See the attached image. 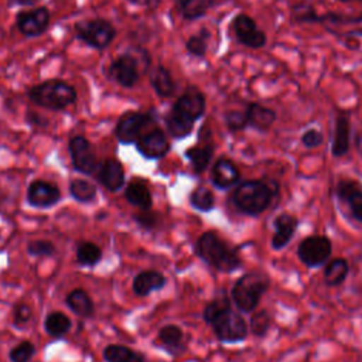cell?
<instances>
[{"mask_svg":"<svg viewBox=\"0 0 362 362\" xmlns=\"http://www.w3.org/2000/svg\"><path fill=\"white\" fill-rule=\"evenodd\" d=\"M133 219L144 230H154L161 223V216L158 212L150 209H140V212L133 214Z\"/></svg>","mask_w":362,"mask_h":362,"instance_id":"cell-42","label":"cell"},{"mask_svg":"<svg viewBox=\"0 0 362 362\" xmlns=\"http://www.w3.org/2000/svg\"><path fill=\"white\" fill-rule=\"evenodd\" d=\"M105 362H146V355L122 344H110L103 348Z\"/></svg>","mask_w":362,"mask_h":362,"instance_id":"cell-31","label":"cell"},{"mask_svg":"<svg viewBox=\"0 0 362 362\" xmlns=\"http://www.w3.org/2000/svg\"><path fill=\"white\" fill-rule=\"evenodd\" d=\"M127 3L133 4V6H137V7H141L147 11H154L158 8V6L161 4L163 0H126Z\"/></svg>","mask_w":362,"mask_h":362,"instance_id":"cell-49","label":"cell"},{"mask_svg":"<svg viewBox=\"0 0 362 362\" xmlns=\"http://www.w3.org/2000/svg\"><path fill=\"white\" fill-rule=\"evenodd\" d=\"M68 153L72 168L82 175H93L99 167L92 143L82 134L72 136L68 141Z\"/></svg>","mask_w":362,"mask_h":362,"instance_id":"cell-12","label":"cell"},{"mask_svg":"<svg viewBox=\"0 0 362 362\" xmlns=\"http://www.w3.org/2000/svg\"><path fill=\"white\" fill-rule=\"evenodd\" d=\"M215 153V144L211 139V130L202 126L199 130V143L188 147L184 151V157L191 164L195 174H202L211 164Z\"/></svg>","mask_w":362,"mask_h":362,"instance_id":"cell-15","label":"cell"},{"mask_svg":"<svg viewBox=\"0 0 362 362\" xmlns=\"http://www.w3.org/2000/svg\"><path fill=\"white\" fill-rule=\"evenodd\" d=\"M40 0H6L7 8H30L38 6Z\"/></svg>","mask_w":362,"mask_h":362,"instance_id":"cell-50","label":"cell"},{"mask_svg":"<svg viewBox=\"0 0 362 362\" xmlns=\"http://www.w3.org/2000/svg\"><path fill=\"white\" fill-rule=\"evenodd\" d=\"M72 33L74 37L83 42L86 47L96 51H103L109 48L116 40L117 28L107 18L93 17L76 21L74 24Z\"/></svg>","mask_w":362,"mask_h":362,"instance_id":"cell-5","label":"cell"},{"mask_svg":"<svg viewBox=\"0 0 362 362\" xmlns=\"http://www.w3.org/2000/svg\"><path fill=\"white\" fill-rule=\"evenodd\" d=\"M156 123L154 110H126L119 116L113 133L120 144H134L146 133V129Z\"/></svg>","mask_w":362,"mask_h":362,"instance_id":"cell-6","label":"cell"},{"mask_svg":"<svg viewBox=\"0 0 362 362\" xmlns=\"http://www.w3.org/2000/svg\"><path fill=\"white\" fill-rule=\"evenodd\" d=\"M211 184L221 191L235 187L240 181V171L233 160L229 157H219L211 167Z\"/></svg>","mask_w":362,"mask_h":362,"instance_id":"cell-19","label":"cell"},{"mask_svg":"<svg viewBox=\"0 0 362 362\" xmlns=\"http://www.w3.org/2000/svg\"><path fill=\"white\" fill-rule=\"evenodd\" d=\"M33 317V311L30 308V305L20 303L17 305H14L13 308V322L16 327H24Z\"/></svg>","mask_w":362,"mask_h":362,"instance_id":"cell-45","label":"cell"},{"mask_svg":"<svg viewBox=\"0 0 362 362\" xmlns=\"http://www.w3.org/2000/svg\"><path fill=\"white\" fill-rule=\"evenodd\" d=\"M317 8L314 7V4H311L307 0L298 1L291 8H290V23L300 25V24H317V18H318Z\"/></svg>","mask_w":362,"mask_h":362,"instance_id":"cell-36","label":"cell"},{"mask_svg":"<svg viewBox=\"0 0 362 362\" xmlns=\"http://www.w3.org/2000/svg\"><path fill=\"white\" fill-rule=\"evenodd\" d=\"M103 75L107 81L124 89L134 88L143 75V69L137 57L130 51H124L113 58L105 68Z\"/></svg>","mask_w":362,"mask_h":362,"instance_id":"cell-7","label":"cell"},{"mask_svg":"<svg viewBox=\"0 0 362 362\" xmlns=\"http://www.w3.org/2000/svg\"><path fill=\"white\" fill-rule=\"evenodd\" d=\"M25 93L31 103L51 112L66 110L78 100L76 88L59 78L45 79L34 83L27 89Z\"/></svg>","mask_w":362,"mask_h":362,"instance_id":"cell-3","label":"cell"},{"mask_svg":"<svg viewBox=\"0 0 362 362\" xmlns=\"http://www.w3.org/2000/svg\"><path fill=\"white\" fill-rule=\"evenodd\" d=\"M230 30L236 42L249 49H260L267 44L266 33L257 25L256 20L246 13H238L232 18Z\"/></svg>","mask_w":362,"mask_h":362,"instance_id":"cell-11","label":"cell"},{"mask_svg":"<svg viewBox=\"0 0 362 362\" xmlns=\"http://www.w3.org/2000/svg\"><path fill=\"white\" fill-rule=\"evenodd\" d=\"M134 147L146 160H160L171 150L167 133L157 126L141 134V137L134 143Z\"/></svg>","mask_w":362,"mask_h":362,"instance_id":"cell-14","label":"cell"},{"mask_svg":"<svg viewBox=\"0 0 362 362\" xmlns=\"http://www.w3.org/2000/svg\"><path fill=\"white\" fill-rule=\"evenodd\" d=\"M158 339L163 348L173 356H177L185 351L184 331L174 324H167L158 329Z\"/></svg>","mask_w":362,"mask_h":362,"instance_id":"cell-28","label":"cell"},{"mask_svg":"<svg viewBox=\"0 0 362 362\" xmlns=\"http://www.w3.org/2000/svg\"><path fill=\"white\" fill-rule=\"evenodd\" d=\"M351 148V120L346 112H337L331 140V154L337 158L348 154Z\"/></svg>","mask_w":362,"mask_h":362,"instance_id":"cell-22","label":"cell"},{"mask_svg":"<svg viewBox=\"0 0 362 362\" xmlns=\"http://www.w3.org/2000/svg\"><path fill=\"white\" fill-rule=\"evenodd\" d=\"M194 250L204 263L221 273H233L243 266L239 249L230 246L215 230H206L199 235Z\"/></svg>","mask_w":362,"mask_h":362,"instance_id":"cell-2","label":"cell"},{"mask_svg":"<svg viewBox=\"0 0 362 362\" xmlns=\"http://www.w3.org/2000/svg\"><path fill=\"white\" fill-rule=\"evenodd\" d=\"M223 123L225 127L230 132V133H238V132H243L246 130L247 126V119H246V113L245 110H238V109H230L226 110L223 113Z\"/></svg>","mask_w":362,"mask_h":362,"instance_id":"cell-40","label":"cell"},{"mask_svg":"<svg viewBox=\"0 0 362 362\" xmlns=\"http://www.w3.org/2000/svg\"><path fill=\"white\" fill-rule=\"evenodd\" d=\"M249 332L256 338H264L272 328L273 318L272 314L266 308H256L250 313L249 318Z\"/></svg>","mask_w":362,"mask_h":362,"instance_id":"cell-37","label":"cell"},{"mask_svg":"<svg viewBox=\"0 0 362 362\" xmlns=\"http://www.w3.org/2000/svg\"><path fill=\"white\" fill-rule=\"evenodd\" d=\"M215 338L222 344L243 342L249 335V324L240 311L233 308L226 310L216 317L211 324Z\"/></svg>","mask_w":362,"mask_h":362,"instance_id":"cell-8","label":"cell"},{"mask_svg":"<svg viewBox=\"0 0 362 362\" xmlns=\"http://www.w3.org/2000/svg\"><path fill=\"white\" fill-rule=\"evenodd\" d=\"M232 308V298L228 297L225 291H222L219 296L212 298L202 310V318L209 325L216 317H219L226 310Z\"/></svg>","mask_w":362,"mask_h":362,"instance_id":"cell-39","label":"cell"},{"mask_svg":"<svg viewBox=\"0 0 362 362\" xmlns=\"http://www.w3.org/2000/svg\"><path fill=\"white\" fill-rule=\"evenodd\" d=\"M296 253L305 267L318 269L331 259L332 242L325 235H310L300 240Z\"/></svg>","mask_w":362,"mask_h":362,"instance_id":"cell-9","label":"cell"},{"mask_svg":"<svg viewBox=\"0 0 362 362\" xmlns=\"http://www.w3.org/2000/svg\"><path fill=\"white\" fill-rule=\"evenodd\" d=\"M72 328L71 318L62 311H51L44 320V329L52 338L65 337Z\"/></svg>","mask_w":362,"mask_h":362,"instance_id":"cell-32","label":"cell"},{"mask_svg":"<svg viewBox=\"0 0 362 362\" xmlns=\"http://www.w3.org/2000/svg\"><path fill=\"white\" fill-rule=\"evenodd\" d=\"M16 27L25 38H37L51 27V11L47 6L21 8L16 14Z\"/></svg>","mask_w":362,"mask_h":362,"instance_id":"cell-10","label":"cell"},{"mask_svg":"<svg viewBox=\"0 0 362 362\" xmlns=\"http://www.w3.org/2000/svg\"><path fill=\"white\" fill-rule=\"evenodd\" d=\"M225 0H174L175 10L185 21H197L204 18L208 11Z\"/></svg>","mask_w":362,"mask_h":362,"instance_id":"cell-25","label":"cell"},{"mask_svg":"<svg viewBox=\"0 0 362 362\" xmlns=\"http://www.w3.org/2000/svg\"><path fill=\"white\" fill-rule=\"evenodd\" d=\"M34 354H35V345L31 341L24 339L10 349L8 359L10 362H30Z\"/></svg>","mask_w":362,"mask_h":362,"instance_id":"cell-41","label":"cell"},{"mask_svg":"<svg viewBox=\"0 0 362 362\" xmlns=\"http://www.w3.org/2000/svg\"><path fill=\"white\" fill-rule=\"evenodd\" d=\"M351 30L342 31L338 38L341 40H355V38H362V11L358 16H354Z\"/></svg>","mask_w":362,"mask_h":362,"instance_id":"cell-47","label":"cell"},{"mask_svg":"<svg viewBox=\"0 0 362 362\" xmlns=\"http://www.w3.org/2000/svg\"><path fill=\"white\" fill-rule=\"evenodd\" d=\"M189 205L199 212H211L215 206V195L214 192L205 187L198 185L191 194H189Z\"/></svg>","mask_w":362,"mask_h":362,"instance_id":"cell-38","label":"cell"},{"mask_svg":"<svg viewBox=\"0 0 362 362\" xmlns=\"http://www.w3.org/2000/svg\"><path fill=\"white\" fill-rule=\"evenodd\" d=\"M211 31L206 27H201L195 34L189 35L184 44L188 55L194 58H205L208 52V42L211 40Z\"/></svg>","mask_w":362,"mask_h":362,"instance_id":"cell-34","label":"cell"},{"mask_svg":"<svg viewBox=\"0 0 362 362\" xmlns=\"http://www.w3.org/2000/svg\"><path fill=\"white\" fill-rule=\"evenodd\" d=\"M167 284V277L158 270H143L133 277L132 290L139 297H147L154 291H160Z\"/></svg>","mask_w":362,"mask_h":362,"instance_id":"cell-24","label":"cell"},{"mask_svg":"<svg viewBox=\"0 0 362 362\" xmlns=\"http://www.w3.org/2000/svg\"><path fill=\"white\" fill-rule=\"evenodd\" d=\"M102 249L92 240H82L76 245L75 257L76 263L83 267H95L102 260Z\"/></svg>","mask_w":362,"mask_h":362,"instance_id":"cell-33","label":"cell"},{"mask_svg":"<svg viewBox=\"0 0 362 362\" xmlns=\"http://www.w3.org/2000/svg\"><path fill=\"white\" fill-rule=\"evenodd\" d=\"M164 126L168 136H171L175 140H182L192 133L195 122L185 117L174 107H170V110L164 116Z\"/></svg>","mask_w":362,"mask_h":362,"instance_id":"cell-26","label":"cell"},{"mask_svg":"<svg viewBox=\"0 0 362 362\" xmlns=\"http://www.w3.org/2000/svg\"><path fill=\"white\" fill-rule=\"evenodd\" d=\"M55 245L51 240L38 239L27 245V253L33 257H51L55 255Z\"/></svg>","mask_w":362,"mask_h":362,"instance_id":"cell-43","label":"cell"},{"mask_svg":"<svg viewBox=\"0 0 362 362\" xmlns=\"http://www.w3.org/2000/svg\"><path fill=\"white\" fill-rule=\"evenodd\" d=\"M171 107L197 123L206 112V96L197 85H187Z\"/></svg>","mask_w":362,"mask_h":362,"instance_id":"cell-13","label":"cell"},{"mask_svg":"<svg viewBox=\"0 0 362 362\" xmlns=\"http://www.w3.org/2000/svg\"><path fill=\"white\" fill-rule=\"evenodd\" d=\"M68 189H69V195L81 204L93 202L98 194V188L92 182L86 181L85 178H72L69 181Z\"/></svg>","mask_w":362,"mask_h":362,"instance_id":"cell-35","label":"cell"},{"mask_svg":"<svg viewBox=\"0 0 362 362\" xmlns=\"http://www.w3.org/2000/svg\"><path fill=\"white\" fill-rule=\"evenodd\" d=\"M337 199L344 204L352 219L362 223V188L358 181L352 178H342L335 187Z\"/></svg>","mask_w":362,"mask_h":362,"instance_id":"cell-17","label":"cell"},{"mask_svg":"<svg viewBox=\"0 0 362 362\" xmlns=\"http://www.w3.org/2000/svg\"><path fill=\"white\" fill-rule=\"evenodd\" d=\"M148 82L154 93L161 99H170L177 92V82L171 74V71L158 64L154 68L151 66L148 74Z\"/></svg>","mask_w":362,"mask_h":362,"instance_id":"cell-23","label":"cell"},{"mask_svg":"<svg viewBox=\"0 0 362 362\" xmlns=\"http://www.w3.org/2000/svg\"><path fill=\"white\" fill-rule=\"evenodd\" d=\"M349 273V263L344 257L329 259L324 266V283L328 287L341 286Z\"/></svg>","mask_w":362,"mask_h":362,"instance_id":"cell-30","label":"cell"},{"mask_svg":"<svg viewBox=\"0 0 362 362\" xmlns=\"http://www.w3.org/2000/svg\"><path fill=\"white\" fill-rule=\"evenodd\" d=\"M335 1H339V3H352V1H362V0H335Z\"/></svg>","mask_w":362,"mask_h":362,"instance_id":"cell-51","label":"cell"},{"mask_svg":"<svg viewBox=\"0 0 362 362\" xmlns=\"http://www.w3.org/2000/svg\"><path fill=\"white\" fill-rule=\"evenodd\" d=\"M300 143L308 150L317 148L324 143V133L317 127H308L301 133Z\"/></svg>","mask_w":362,"mask_h":362,"instance_id":"cell-44","label":"cell"},{"mask_svg":"<svg viewBox=\"0 0 362 362\" xmlns=\"http://www.w3.org/2000/svg\"><path fill=\"white\" fill-rule=\"evenodd\" d=\"M65 304L74 314L82 318H90L95 314V304L90 296L81 287L71 290L65 297Z\"/></svg>","mask_w":362,"mask_h":362,"instance_id":"cell-29","label":"cell"},{"mask_svg":"<svg viewBox=\"0 0 362 362\" xmlns=\"http://www.w3.org/2000/svg\"><path fill=\"white\" fill-rule=\"evenodd\" d=\"M61 201V191L57 184L47 180H34L27 188V202L37 209L55 206Z\"/></svg>","mask_w":362,"mask_h":362,"instance_id":"cell-16","label":"cell"},{"mask_svg":"<svg viewBox=\"0 0 362 362\" xmlns=\"http://www.w3.org/2000/svg\"><path fill=\"white\" fill-rule=\"evenodd\" d=\"M270 288V277L260 270L243 273L232 286L230 298L242 314L253 313Z\"/></svg>","mask_w":362,"mask_h":362,"instance_id":"cell-4","label":"cell"},{"mask_svg":"<svg viewBox=\"0 0 362 362\" xmlns=\"http://www.w3.org/2000/svg\"><path fill=\"white\" fill-rule=\"evenodd\" d=\"M25 123L31 127H37V129H47L49 126V120L48 117L37 113V112H33V110H28L25 112Z\"/></svg>","mask_w":362,"mask_h":362,"instance_id":"cell-48","label":"cell"},{"mask_svg":"<svg viewBox=\"0 0 362 362\" xmlns=\"http://www.w3.org/2000/svg\"><path fill=\"white\" fill-rule=\"evenodd\" d=\"M247 119V126L259 133H267L277 120V112L260 102L250 100L243 107Z\"/></svg>","mask_w":362,"mask_h":362,"instance_id":"cell-21","label":"cell"},{"mask_svg":"<svg viewBox=\"0 0 362 362\" xmlns=\"http://www.w3.org/2000/svg\"><path fill=\"white\" fill-rule=\"evenodd\" d=\"M273 233L270 238V247L276 252L283 250L294 238L298 228V218L288 212H281L274 216L272 222Z\"/></svg>","mask_w":362,"mask_h":362,"instance_id":"cell-18","label":"cell"},{"mask_svg":"<svg viewBox=\"0 0 362 362\" xmlns=\"http://www.w3.org/2000/svg\"><path fill=\"white\" fill-rule=\"evenodd\" d=\"M96 180L102 187H105L110 192H117L124 187L126 173L123 164L116 158H105L99 163V167L95 173Z\"/></svg>","mask_w":362,"mask_h":362,"instance_id":"cell-20","label":"cell"},{"mask_svg":"<svg viewBox=\"0 0 362 362\" xmlns=\"http://www.w3.org/2000/svg\"><path fill=\"white\" fill-rule=\"evenodd\" d=\"M129 49H130V48H129ZM130 51H132V52L137 57V59L140 61L143 74L148 72V71L151 69V66H153V58H151L148 49L144 48V47H141V45H133Z\"/></svg>","mask_w":362,"mask_h":362,"instance_id":"cell-46","label":"cell"},{"mask_svg":"<svg viewBox=\"0 0 362 362\" xmlns=\"http://www.w3.org/2000/svg\"><path fill=\"white\" fill-rule=\"evenodd\" d=\"M279 191V182L273 178L243 180L233 187L230 201L239 214L259 216L270 206Z\"/></svg>","mask_w":362,"mask_h":362,"instance_id":"cell-1","label":"cell"},{"mask_svg":"<svg viewBox=\"0 0 362 362\" xmlns=\"http://www.w3.org/2000/svg\"><path fill=\"white\" fill-rule=\"evenodd\" d=\"M124 198L139 209H150L153 206L151 191L141 180H133L124 187Z\"/></svg>","mask_w":362,"mask_h":362,"instance_id":"cell-27","label":"cell"}]
</instances>
